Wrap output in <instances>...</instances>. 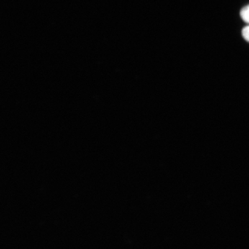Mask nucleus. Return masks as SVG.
<instances>
[{
  "instance_id": "obj_1",
  "label": "nucleus",
  "mask_w": 249,
  "mask_h": 249,
  "mask_svg": "<svg viewBox=\"0 0 249 249\" xmlns=\"http://www.w3.org/2000/svg\"><path fill=\"white\" fill-rule=\"evenodd\" d=\"M240 16L246 23L249 24V5L241 10Z\"/></svg>"
},
{
  "instance_id": "obj_2",
  "label": "nucleus",
  "mask_w": 249,
  "mask_h": 249,
  "mask_svg": "<svg viewBox=\"0 0 249 249\" xmlns=\"http://www.w3.org/2000/svg\"><path fill=\"white\" fill-rule=\"evenodd\" d=\"M242 34L244 39L249 42V25L242 29Z\"/></svg>"
}]
</instances>
